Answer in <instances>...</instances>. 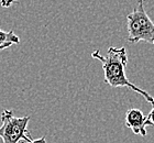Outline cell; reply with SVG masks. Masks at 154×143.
Here are the masks:
<instances>
[{
  "label": "cell",
  "mask_w": 154,
  "mask_h": 143,
  "mask_svg": "<svg viewBox=\"0 0 154 143\" xmlns=\"http://www.w3.org/2000/svg\"><path fill=\"white\" fill-rule=\"evenodd\" d=\"M91 57L98 60L103 64V74H105V83L111 87H128L133 92H138L143 98L154 106V97L150 95L148 92L139 88L131 83L125 76V66L128 63V54L125 48H108L107 55L100 54L99 51H95L91 53Z\"/></svg>",
  "instance_id": "1"
},
{
  "label": "cell",
  "mask_w": 154,
  "mask_h": 143,
  "mask_svg": "<svg viewBox=\"0 0 154 143\" xmlns=\"http://www.w3.org/2000/svg\"><path fill=\"white\" fill-rule=\"evenodd\" d=\"M144 0H138L137 6L127 16L128 41L146 42L154 45V23L144 9Z\"/></svg>",
  "instance_id": "2"
},
{
  "label": "cell",
  "mask_w": 154,
  "mask_h": 143,
  "mask_svg": "<svg viewBox=\"0 0 154 143\" xmlns=\"http://www.w3.org/2000/svg\"><path fill=\"white\" fill-rule=\"evenodd\" d=\"M2 124L0 126V139L3 143H23L32 141L28 124L31 118L29 116L18 118L12 110H3L0 114Z\"/></svg>",
  "instance_id": "3"
},
{
  "label": "cell",
  "mask_w": 154,
  "mask_h": 143,
  "mask_svg": "<svg viewBox=\"0 0 154 143\" xmlns=\"http://www.w3.org/2000/svg\"><path fill=\"white\" fill-rule=\"evenodd\" d=\"M125 126L130 128L134 134H139L142 137L146 135V127L151 126L146 116L137 108L129 109L125 113Z\"/></svg>",
  "instance_id": "4"
},
{
  "label": "cell",
  "mask_w": 154,
  "mask_h": 143,
  "mask_svg": "<svg viewBox=\"0 0 154 143\" xmlns=\"http://www.w3.org/2000/svg\"><path fill=\"white\" fill-rule=\"evenodd\" d=\"M20 38L11 30V31H3L0 29V51L9 48L14 44H19Z\"/></svg>",
  "instance_id": "5"
},
{
  "label": "cell",
  "mask_w": 154,
  "mask_h": 143,
  "mask_svg": "<svg viewBox=\"0 0 154 143\" xmlns=\"http://www.w3.org/2000/svg\"><path fill=\"white\" fill-rule=\"evenodd\" d=\"M17 2V0H0V5L3 8H9L12 6V3Z\"/></svg>",
  "instance_id": "6"
},
{
  "label": "cell",
  "mask_w": 154,
  "mask_h": 143,
  "mask_svg": "<svg viewBox=\"0 0 154 143\" xmlns=\"http://www.w3.org/2000/svg\"><path fill=\"white\" fill-rule=\"evenodd\" d=\"M146 118H148L149 122L151 123V126H154V106L153 108L151 109V111L149 112V114L146 116Z\"/></svg>",
  "instance_id": "7"
},
{
  "label": "cell",
  "mask_w": 154,
  "mask_h": 143,
  "mask_svg": "<svg viewBox=\"0 0 154 143\" xmlns=\"http://www.w3.org/2000/svg\"><path fill=\"white\" fill-rule=\"evenodd\" d=\"M23 143H46V139L45 137H42L40 139H36V140H32L30 142H23Z\"/></svg>",
  "instance_id": "8"
}]
</instances>
